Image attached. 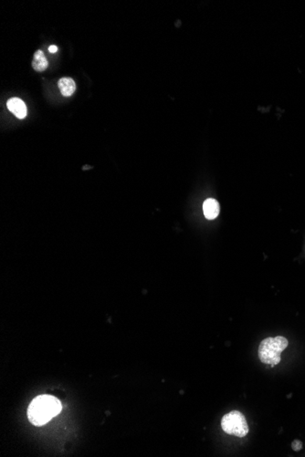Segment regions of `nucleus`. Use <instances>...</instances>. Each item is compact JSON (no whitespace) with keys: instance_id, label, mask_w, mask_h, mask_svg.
I'll return each instance as SVG.
<instances>
[{"instance_id":"obj_1","label":"nucleus","mask_w":305,"mask_h":457,"mask_svg":"<svg viewBox=\"0 0 305 457\" xmlns=\"http://www.w3.org/2000/svg\"><path fill=\"white\" fill-rule=\"evenodd\" d=\"M61 404L51 395H40L33 400L27 409L29 422L36 426L46 425L61 411Z\"/></svg>"},{"instance_id":"obj_2","label":"nucleus","mask_w":305,"mask_h":457,"mask_svg":"<svg viewBox=\"0 0 305 457\" xmlns=\"http://www.w3.org/2000/svg\"><path fill=\"white\" fill-rule=\"evenodd\" d=\"M288 340L284 337L267 338L263 340L259 347V357L262 362L272 366L281 362V354L287 348Z\"/></svg>"},{"instance_id":"obj_3","label":"nucleus","mask_w":305,"mask_h":457,"mask_svg":"<svg viewBox=\"0 0 305 457\" xmlns=\"http://www.w3.org/2000/svg\"><path fill=\"white\" fill-rule=\"evenodd\" d=\"M222 429L228 435L244 437L249 433V426L246 418L238 411L230 412L221 421Z\"/></svg>"},{"instance_id":"obj_4","label":"nucleus","mask_w":305,"mask_h":457,"mask_svg":"<svg viewBox=\"0 0 305 457\" xmlns=\"http://www.w3.org/2000/svg\"><path fill=\"white\" fill-rule=\"evenodd\" d=\"M6 107L17 119H24L27 116V106L19 98H11L6 102Z\"/></svg>"},{"instance_id":"obj_5","label":"nucleus","mask_w":305,"mask_h":457,"mask_svg":"<svg viewBox=\"0 0 305 457\" xmlns=\"http://www.w3.org/2000/svg\"><path fill=\"white\" fill-rule=\"evenodd\" d=\"M203 212L206 218L213 220L220 215V204L213 198L207 199L203 204Z\"/></svg>"},{"instance_id":"obj_6","label":"nucleus","mask_w":305,"mask_h":457,"mask_svg":"<svg viewBox=\"0 0 305 457\" xmlns=\"http://www.w3.org/2000/svg\"><path fill=\"white\" fill-rule=\"evenodd\" d=\"M58 86L61 94L64 97H70L75 92V82L71 78H61L58 82Z\"/></svg>"},{"instance_id":"obj_7","label":"nucleus","mask_w":305,"mask_h":457,"mask_svg":"<svg viewBox=\"0 0 305 457\" xmlns=\"http://www.w3.org/2000/svg\"><path fill=\"white\" fill-rule=\"evenodd\" d=\"M33 69L36 71H44L48 68V60L41 50H37L33 56Z\"/></svg>"},{"instance_id":"obj_8","label":"nucleus","mask_w":305,"mask_h":457,"mask_svg":"<svg viewBox=\"0 0 305 457\" xmlns=\"http://www.w3.org/2000/svg\"><path fill=\"white\" fill-rule=\"evenodd\" d=\"M292 447H293V449H294L295 451H300L301 449L303 448V444H302L299 440H295V441L293 443Z\"/></svg>"},{"instance_id":"obj_9","label":"nucleus","mask_w":305,"mask_h":457,"mask_svg":"<svg viewBox=\"0 0 305 457\" xmlns=\"http://www.w3.org/2000/svg\"><path fill=\"white\" fill-rule=\"evenodd\" d=\"M48 51H49L50 53H56V52L58 51V47L55 46V45H51V46L48 47Z\"/></svg>"}]
</instances>
